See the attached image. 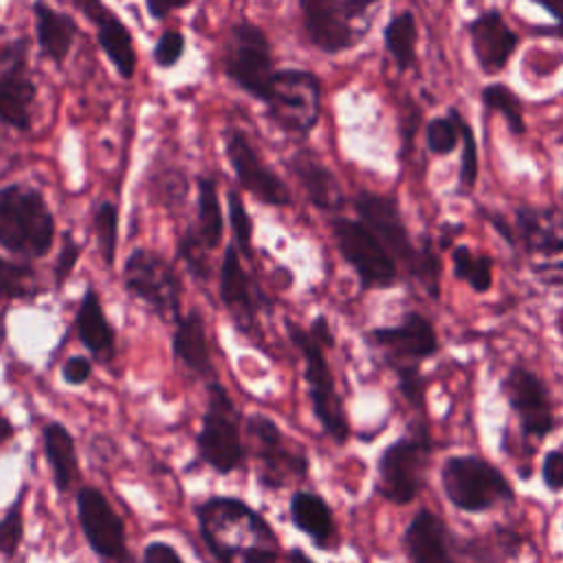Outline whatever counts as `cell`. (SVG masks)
<instances>
[{"label":"cell","instance_id":"6da1fadb","mask_svg":"<svg viewBox=\"0 0 563 563\" xmlns=\"http://www.w3.org/2000/svg\"><path fill=\"white\" fill-rule=\"evenodd\" d=\"M198 530L218 563H277L279 541L246 501L216 495L196 506Z\"/></svg>","mask_w":563,"mask_h":563},{"label":"cell","instance_id":"7a4b0ae2","mask_svg":"<svg viewBox=\"0 0 563 563\" xmlns=\"http://www.w3.org/2000/svg\"><path fill=\"white\" fill-rule=\"evenodd\" d=\"M354 207L358 211L361 222H365L374 235L383 242L396 264H402L411 277H416L422 288L438 299L440 295V260L431 249L429 240L422 246H416L409 238V231L400 218L398 205L394 198L361 191L354 198Z\"/></svg>","mask_w":563,"mask_h":563},{"label":"cell","instance_id":"3957f363","mask_svg":"<svg viewBox=\"0 0 563 563\" xmlns=\"http://www.w3.org/2000/svg\"><path fill=\"white\" fill-rule=\"evenodd\" d=\"M55 240V220L44 196L31 185L0 187V246L13 255L42 257Z\"/></svg>","mask_w":563,"mask_h":563},{"label":"cell","instance_id":"277c9868","mask_svg":"<svg viewBox=\"0 0 563 563\" xmlns=\"http://www.w3.org/2000/svg\"><path fill=\"white\" fill-rule=\"evenodd\" d=\"M286 332L290 343L303 358V378L308 385L314 418L319 420L325 435H330L336 444H345L350 438V424L345 418L343 400L334 385L332 369L323 354L325 347L319 341H314V336L306 328L290 319L286 321Z\"/></svg>","mask_w":563,"mask_h":563},{"label":"cell","instance_id":"5b68a950","mask_svg":"<svg viewBox=\"0 0 563 563\" xmlns=\"http://www.w3.org/2000/svg\"><path fill=\"white\" fill-rule=\"evenodd\" d=\"M198 457L220 475L233 473L244 460L240 409L220 380L207 385V405L196 435Z\"/></svg>","mask_w":563,"mask_h":563},{"label":"cell","instance_id":"8992f818","mask_svg":"<svg viewBox=\"0 0 563 563\" xmlns=\"http://www.w3.org/2000/svg\"><path fill=\"white\" fill-rule=\"evenodd\" d=\"M442 490L464 512H484L515 499L506 475L477 455H451L440 471Z\"/></svg>","mask_w":563,"mask_h":563},{"label":"cell","instance_id":"52a82bcc","mask_svg":"<svg viewBox=\"0 0 563 563\" xmlns=\"http://www.w3.org/2000/svg\"><path fill=\"white\" fill-rule=\"evenodd\" d=\"M246 433L251 453L255 457V475L264 488L279 490L308 475V457L301 446L292 444L279 424L266 413H251L246 418Z\"/></svg>","mask_w":563,"mask_h":563},{"label":"cell","instance_id":"ba28073f","mask_svg":"<svg viewBox=\"0 0 563 563\" xmlns=\"http://www.w3.org/2000/svg\"><path fill=\"white\" fill-rule=\"evenodd\" d=\"M431 460V442L427 431L398 438L378 455L376 490L383 499L405 506L411 504L424 488Z\"/></svg>","mask_w":563,"mask_h":563},{"label":"cell","instance_id":"9c48e42d","mask_svg":"<svg viewBox=\"0 0 563 563\" xmlns=\"http://www.w3.org/2000/svg\"><path fill=\"white\" fill-rule=\"evenodd\" d=\"M123 284L163 321L176 323L183 314V286L174 266L150 249H134L123 264Z\"/></svg>","mask_w":563,"mask_h":563},{"label":"cell","instance_id":"30bf717a","mask_svg":"<svg viewBox=\"0 0 563 563\" xmlns=\"http://www.w3.org/2000/svg\"><path fill=\"white\" fill-rule=\"evenodd\" d=\"M266 108L282 130L306 136L321 112V86L310 70L282 68L275 70Z\"/></svg>","mask_w":563,"mask_h":563},{"label":"cell","instance_id":"8fae6325","mask_svg":"<svg viewBox=\"0 0 563 563\" xmlns=\"http://www.w3.org/2000/svg\"><path fill=\"white\" fill-rule=\"evenodd\" d=\"M222 68L238 88L260 101H266L275 68L264 31L251 22L235 24L224 46Z\"/></svg>","mask_w":563,"mask_h":563},{"label":"cell","instance_id":"7c38bea8","mask_svg":"<svg viewBox=\"0 0 563 563\" xmlns=\"http://www.w3.org/2000/svg\"><path fill=\"white\" fill-rule=\"evenodd\" d=\"M332 235L341 257L354 268L361 288H389L396 284L398 264L365 222L334 218Z\"/></svg>","mask_w":563,"mask_h":563},{"label":"cell","instance_id":"4fadbf2b","mask_svg":"<svg viewBox=\"0 0 563 563\" xmlns=\"http://www.w3.org/2000/svg\"><path fill=\"white\" fill-rule=\"evenodd\" d=\"M75 501L79 528L97 559L101 563H132L125 526L108 497L95 486H81Z\"/></svg>","mask_w":563,"mask_h":563},{"label":"cell","instance_id":"5bb4252c","mask_svg":"<svg viewBox=\"0 0 563 563\" xmlns=\"http://www.w3.org/2000/svg\"><path fill=\"white\" fill-rule=\"evenodd\" d=\"M26 53L24 40L0 46V121L20 132L31 128V106L35 101Z\"/></svg>","mask_w":563,"mask_h":563},{"label":"cell","instance_id":"9a60e30c","mask_svg":"<svg viewBox=\"0 0 563 563\" xmlns=\"http://www.w3.org/2000/svg\"><path fill=\"white\" fill-rule=\"evenodd\" d=\"M510 409L519 418L523 435L543 440L554 429V413L545 383L528 367L515 365L501 383Z\"/></svg>","mask_w":563,"mask_h":563},{"label":"cell","instance_id":"2e32d148","mask_svg":"<svg viewBox=\"0 0 563 563\" xmlns=\"http://www.w3.org/2000/svg\"><path fill=\"white\" fill-rule=\"evenodd\" d=\"M218 295L229 317L233 319L235 328L249 339H260L257 310H260L262 295L253 284V279L249 277V273L244 271L240 251L233 244L224 249V255L220 262Z\"/></svg>","mask_w":563,"mask_h":563},{"label":"cell","instance_id":"e0dca14e","mask_svg":"<svg viewBox=\"0 0 563 563\" xmlns=\"http://www.w3.org/2000/svg\"><path fill=\"white\" fill-rule=\"evenodd\" d=\"M227 158L242 189L253 194L264 205L286 207L290 205V191L284 180L262 161L242 130L227 134Z\"/></svg>","mask_w":563,"mask_h":563},{"label":"cell","instance_id":"ac0fdd59","mask_svg":"<svg viewBox=\"0 0 563 563\" xmlns=\"http://www.w3.org/2000/svg\"><path fill=\"white\" fill-rule=\"evenodd\" d=\"M369 341L387 352V361L391 365L420 363L440 350L431 321L420 312H407L398 325L372 330Z\"/></svg>","mask_w":563,"mask_h":563},{"label":"cell","instance_id":"d6986e66","mask_svg":"<svg viewBox=\"0 0 563 563\" xmlns=\"http://www.w3.org/2000/svg\"><path fill=\"white\" fill-rule=\"evenodd\" d=\"M301 13L310 42L325 53H339L358 40L361 31L336 0H301Z\"/></svg>","mask_w":563,"mask_h":563},{"label":"cell","instance_id":"ffe728a7","mask_svg":"<svg viewBox=\"0 0 563 563\" xmlns=\"http://www.w3.org/2000/svg\"><path fill=\"white\" fill-rule=\"evenodd\" d=\"M402 548L409 563H453L446 523L427 508L418 510L405 528Z\"/></svg>","mask_w":563,"mask_h":563},{"label":"cell","instance_id":"44dd1931","mask_svg":"<svg viewBox=\"0 0 563 563\" xmlns=\"http://www.w3.org/2000/svg\"><path fill=\"white\" fill-rule=\"evenodd\" d=\"M75 332L84 347L99 361L110 363L117 354V334L106 317L99 292L88 286L75 312Z\"/></svg>","mask_w":563,"mask_h":563},{"label":"cell","instance_id":"7402d4cb","mask_svg":"<svg viewBox=\"0 0 563 563\" xmlns=\"http://www.w3.org/2000/svg\"><path fill=\"white\" fill-rule=\"evenodd\" d=\"M471 42L479 66L486 73H497L510 59L517 46V35L506 26L497 11H488L471 24Z\"/></svg>","mask_w":563,"mask_h":563},{"label":"cell","instance_id":"603a6c76","mask_svg":"<svg viewBox=\"0 0 563 563\" xmlns=\"http://www.w3.org/2000/svg\"><path fill=\"white\" fill-rule=\"evenodd\" d=\"M517 231L528 253L563 255V211L559 209H517Z\"/></svg>","mask_w":563,"mask_h":563},{"label":"cell","instance_id":"cb8c5ba5","mask_svg":"<svg viewBox=\"0 0 563 563\" xmlns=\"http://www.w3.org/2000/svg\"><path fill=\"white\" fill-rule=\"evenodd\" d=\"M172 350L174 356L196 376H213L211 354H209V341H207V328L205 317L200 310L191 308L189 312L180 314L176 321L174 334H172Z\"/></svg>","mask_w":563,"mask_h":563},{"label":"cell","instance_id":"d4e9b609","mask_svg":"<svg viewBox=\"0 0 563 563\" xmlns=\"http://www.w3.org/2000/svg\"><path fill=\"white\" fill-rule=\"evenodd\" d=\"M290 169L314 207L323 211H334L343 205V194L334 174L312 152L299 150L290 158Z\"/></svg>","mask_w":563,"mask_h":563},{"label":"cell","instance_id":"484cf974","mask_svg":"<svg viewBox=\"0 0 563 563\" xmlns=\"http://www.w3.org/2000/svg\"><path fill=\"white\" fill-rule=\"evenodd\" d=\"M290 521L297 530L310 537L317 548H330L336 539V526L328 501L312 490H297L288 506Z\"/></svg>","mask_w":563,"mask_h":563},{"label":"cell","instance_id":"4316f807","mask_svg":"<svg viewBox=\"0 0 563 563\" xmlns=\"http://www.w3.org/2000/svg\"><path fill=\"white\" fill-rule=\"evenodd\" d=\"M33 15H35V35H37L42 55L53 64H62L77 35L75 20L53 9L44 0H35Z\"/></svg>","mask_w":563,"mask_h":563},{"label":"cell","instance_id":"83f0119b","mask_svg":"<svg viewBox=\"0 0 563 563\" xmlns=\"http://www.w3.org/2000/svg\"><path fill=\"white\" fill-rule=\"evenodd\" d=\"M42 444H44L46 462L53 473L55 488L59 493L70 490L73 484L79 479V462H77L75 440L68 427L62 422H48L42 429Z\"/></svg>","mask_w":563,"mask_h":563},{"label":"cell","instance_id":"f1b7e54d","mask_svg":"<svg viewBox=\"0 0 563 563\" xmlns=\"http://www.w3.org/2000/svg\"><path fill=\"white\" fill-rule=\"evenodd\" d=\"M92 24L97 29L99 46L103 48L110 64L119 70L123 79H132L136 70V53H134V44L128 26L110 9H106L99 18H95Z\"/></svg>","mask_w":563,"mask_h":563},{"label":"cell","instance_id":"f546056e","mask_svg":"<svg viewBox=\"0 0 563 563\" xmlns=\"http://www.w3.org/2000/svg\"><path fill=\"white\" fill-rule=\"evenodd\" d=\"M191 233L207 251H213L222 238V213L216 191V183L207 176L198 178V213L196 224L185 229Z\"/></svg>","mask_w":563,"mask_h":563},{"label":"cell","instance_id":"4dcf8cb0","mask_svg":"<svg viewBox=\"0 0 563 563\" xmlns=\"http://www.w3.org/2000/svg\"><path fill=\"white\" fill-rule=\"evenodd\" d=\"M453 275L466 282L475 292H486L493 286V260L484 253H473L468 246L460 244L451 253Z\"/></svg>","mask_w":563,"mask_h":563},{"label":"cell","instance_id":"1f68e13d","mask_svg":"<svg viewBox=\"0 0 563 563\" xmlns=\"http://www.w3.org/2000/svg\"><path fill=\"white\" fill-rule=\"evenodd\" d=\"M385 46L400 68H407L416 55V22L409 11L398 13L385 29Z\"/></svg>","mask_w":563,"mask_h":563},{"label":"cell","instance_id":"d6a6232c","mask_svg":"<svg viewBox=\"0 0 563 563\" xmlns=\"http://www.w3.org/2000/svg\"><path fill=\"white\" fill-rule=\"evenodd\" d=\"M37 292L40 286L33 268L0 255V295L7 299H29Z\"/></svg>","mask_w":563,"mask_h":563},{"label":"cell","instance_id":"836d02e7","mask_svg":"<svg viewBox=\"0 0 563 563\" xmlns=\"http://www.w3.org/2000/svg\"><path fill=\"white\" fill-rule=\"evenodd\" d=\"M97 249L108 266H112L117 255V233H119V211L110 200H103L97 205L92 216Z\"/></svg>","mask_w":563,"mask_h":563},{"label":"cell","instance_id":"e575fe53","mask_svg":"<svg viewBox=\"0 0 563 563\" xmlns=\"http://www.w3.org/2000/svg\"><path fill=\"white\" fill-rule=\"evenodd\" d=\"M24 493H26V488H22L18 493L13 504L0 517V554H4V556H13L24 537V515H22Z\"/></svg>","mask_w":563,"mask_h":563},{"label":"cell","instance_id":"d590c367","mask_svg":"<svg viewBox=\"0 0 563 563\" xmlns=\"http://www.w3.org/2000/svg\"><path fill=\"white\" fill-rule=\"evenodd\" d=\"M482 99L484 103L495 110V112H501L508 121V125L515 130V132H523V117H521V103L517 99V95L501 86V84H493V86H486L484 92H482Z\"/></svg>","mask_w":563,"mask_h":563},{"label":"cell","instance_id":"8d00e7d4","mask_svg":"<svg viewBox=\"0 0 563 563\" xmlns=\"http://www.w3.org/2000/svg\"><path fill=\"white\" fill-rule=\"evenodd\" d=\"M229 202V224L233 233V246L240 251V255L251 257V235H253V224L249 218V211L244 207V200L238 191H229L227 196Z\"/></svg>","mask_w":563,"mask_h":563},{"label":"cell","instance_id":"74e56055","mask_svg":"<svg viewBox=\"0 0 563 563\" xmlns=\"http://www.w3.org/2000/svg\"><path fill=\"white\" fill-rule=\"evenodd\" d=\"M398 378V389L402 398L416 409L424 411V376L418 369V363H396L391 365Z\"/></svg>","mask_w":563,"mask_h":563},{"label":"cell","instance_id":"f35d334b","mask_svg":"<svg viewBox=\"0 0 563 563\" xmlns=\"http://www.w3.org/2000/svg\"><path fill=\"white\" fill-rule=\"evenodd\" d=\"M457 136H460V128H457L453 112L449 119L438 117V119H431V123L427 125V143H429L431 152H435V154L453 152Z\"/></svg>","mask_w":563,"mask_h":563},{"label":"cell","instance_id":"ab89813d","mask_svg":"<svg viewBox=\"0 0 563 563\" xmlns=\"http://www.w3.org/2000/svg\"><path fill=\"white\" fill-rule=\"evenodd\" d=\"M209 251L191 235V233H183L180 242H178V257L185 262L187 271L196 277V279H207L209 275Z\"/></svg>","mask_w":563,"mask_h":563},{"label":"cell","instance_id":"60d3db41","mask_svg":"<svg viewBox=\"0 0 563 563\" xmlns=\"http://www.w3.org/2000/svg\"><path fill=\"white\" fill-rule=\"evenodd\" d=\"M455 114L457 128H460V136H462V163H460V183L464 189H471L475 185L477 178V150H475V139L471 128L464 123V119Z\"/></svg>","mask_w":563,"mask_h":563},{"label":"cell","instance_id":"b9f144b4","mask_svg":"<svg viewBox=\"0 0 563 563\" xmlns=\"http://www.w3.org/2000/svg\"><path fill=\"white\" fill-rule=\"evenodd\" d=\"M183 51H185V35H180L178 31H165L154 46V59L158 66L169 68L183 57Z\"/></svg>","mask_w":563,"mask_h":563},{"label":"cell","instance_id":"7bdbcfd3","mask_svg":"<svg viewBox=\"0 0 563 563\" xmlns=\"http://www.w3.org/2000/svg\"><path fill=\"white\" fill-rule=\"evenodd\" d=\"M79 253H81V246L73 240L70 233L64 235V242H62V251L57 255V262H55V284L62 286L66 282V277L73 273L77 260H79Z\"/></svg>","mask_w":563,"mask_h":563},{"label":"cell","instance_id":"ee69618b","mask_svg":"<svg viewBox=\"0 0 563 563\" xmlns=\"http://www.w3.org/2000/svg\"><path fill=\"white\" fill-rule=\"evenodd\" d=\"M541 477L550 490H563V451L552 449L545 453L541 464Z\"/></svg>","mask_w":563,"mask_h":563},{"label":"cell","instance_id":"f6af8a7d","mask_svg":"<svg viewBox=\"0 0 563 563\" xmlns=\"http://www.w3.org/2000/svg\"><path fill=\"white\" fill-rule=\"evenodd\" d=\"M92 374V363L81 356V354H75V356H68L62 365V380L66 385H84Z\"/></svg>","mask_w":563,"mask_h":563},{"label":"cell","instance_id":"bcb514c9","mask_svg":"<svg viewBox=\"0 0 563 563\" xmlns=\"http://www.w3.org/2000/svg\"><path fill=\"white\" fill-rule=\"evenodd\" d=\"M141 563H185V561L180 559L176 548H172L169 543H165V541H150L143 548Z\"/></svg>","mask_w":563,"mask_h":563},{"label":"cell","instance_id":"7dc6e473","mask_svg":"<svg viewBox=\"0 0 563 563\" xmlns=\"http://www.w3.org/2000/svg\"><path fill=\"white\" fill-rule=\"evenodd\" d=\"M308 332H310V334L314 336V341H319L323 347H332V345H334V334H332L330 323H328V319H325L323 314H319V317H314V319L310 321Z\"/></svg>","mask_w":563,"mask_h":563},{"label":"cell","instance_id":"c3c4849f","mask_svg":"<svg viewBox=\"0 0 563 563\" xmlns=\"http://www.w3.org/2000/svg\"><path fill=\"white\" fill-rule=\"evenodd\" d=\"M187 4H189V0H147V11H150L152 18L161 20L167 13H172L176 9H183Z\"/></svg>","mask_w":563,"mask_h":563},{"label":"cell","instance_id":"681fc988","mask_svg":"<svg viewBox=\"0 0 563 563\" xmlns=\"http://www.w3.org/2000/svg\"><path fill=\"white\" fill-rule=\"evenodd\" d=\"M343 9H345V13L352 18V20H356V18H361L363 13H365V9L369 7V4H374V2H378V0H336Z\"/></svg>","mask_w":563,"mask_h":563},{"label":"cell","instance_id":"f907efd6","mask_svg":"<svg viewBox=\"0 0 563 563\" xmlns=\"http://www.w3.org/2000/svg\"><path fill=\"white\" fill-rule=\"evenodd\" d=\"M543 9H548L556 20H559V31L563 33V0H534Z\"/></svg>","mask_w":563,"mask_h":563},{"label":"cell","instance_id":"816d5d0a","mask_svg":"<svg viewBox=\"0 0 563 563\" xmlns=\"http://www.w3.org/2000/svg\"><path fill=\"white\" fill-rule=\"evenodd\" d=\"M13 433H15V429H13V422L0 411V446L4 444V442H9L11 438H13Z\"/></svg>","mask_w":563,"mask_h":563},{"label":"cell","instance_id":"f5cc1de1","mask_svg":"<svg viewBox=\"0 0 563 563\" xmlns=\"http://www.w3.org/2000/svg\"><path fill=\"white\" fill-rule=\"evenodd\" d=\"M288 563H314L301 548H290L288 550Z\"/></svg>","mask_w":563,"mask_h":563}]
</instances>
